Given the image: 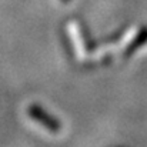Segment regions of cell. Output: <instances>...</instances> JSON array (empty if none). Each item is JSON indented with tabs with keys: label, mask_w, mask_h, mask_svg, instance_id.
<instances>
[{
	"label": "cell",
	"mask_w": 147,
	"mask_h": 147,
	"mask_svg": "<svg viewBox=\"0 0 147 147\" xmlns=\"http://www.w3.org/2000/svg\"><path fill=\"white\" fill-rule=\"evenodd\" d=\"M30 116L34 117L36 120H39L43 126H46L51 131H59V130H60V123H59L56 119H53L51 116H49L47 113H45V111H43L40 107H37V106L30 107Z\"/></svg>",
	"instance_id": "obj_1"
},
{
	"label": "cell",
	"mask_w": 147,
	"mask_h": 147,
	"mask_svg": "<svg viewBox=\"0 0 147 147\" xmlns=\"http://www.w3.org/2000/svg\"><path fill=\"white\" fill-rule=\"evenodd\" d=\"M147 43V27H143L140 32H139V34H137V37L129 45V47L126 49L124 51V57L126 59H129L136 50H139L142 46H144Z\"/></svg>",
	"instance_id": "obj_2"
},
{
	"label": "cell",
	"mask_w": 147,
	"mask_h": 147,
	"mask_svg": "<svg viewBox=\"0 0 147 147\" xmlns=\"http://www.w3.org/2000/svg\"><path fill=\"white\" fill-rule=\"evenodd\" d=\"M63 1H64V3H69V1H70V0H63Z\"/></svg>",
	"instance_id": "obj_3"
}]
</instances>
